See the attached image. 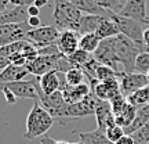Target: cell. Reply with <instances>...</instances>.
Segmentation results:
<instances>
[{"label":"cell","instance_id":"45","mask_svg":"<svg viewBox=\"0 0 149 144\" xmlns=\"http://www.w3.org/2000/svg\"><path fill=\"white\" fill-rule=\"evenodd\" d=\"M4 24H7V20H6L4 13H1L0 14V25H4Z\"/></svg>","mask_w":149,"mask_h":144},{"label":"cell","instance_id":"5","mask_svg":"<svg viewBox=\"0 0 149 144\" xmlns=\"http://www.w3.org/2000/svg\"><path fill=\"white\" fill-rule=\"evenodd\" d=\"M59 35H61V32L54 25H42L39 28L29 29L26 32L25 40L35 44L39 50V48L47 47L51 44H57Z\"/></svg>","mask_w":149,"mask_h":144},{"label":"cell","instance_id":"21","mask_svg":"<svg viewBox=\"0 0 149 144\" xmlns=\"http://www.w3.org/2000/svg\"><path fill=\"white\" fill-rule=\"evenodd\" d=\"M70 3L76 8H79L83 14H97V15L104 17H111L112 14H115V13H109V11L98 7L94 0H70Z\"/></svg>","mask_w":149,"mask_h":144},{"label":"cell","instance_id":"12","mask_svg":"<svg viewBox=\"0 0 149 144\" xmlns=\"http://www.w3.org/2000/svg\"><path fill=\"white\" fill-rule=\"evenodd\" d=\"M59 91H62V96L68 104H74V103L81 101L84 97L90 94L91 86L90 83H86V82L77 86H69L65 80V75H62V78L59 76Z\"/></svg>","mask_w":149,"mask_h":144},{"label":"cell","instance_id":"14","mask_svg":"<svg viewBox=\"0 0 149 144\" xmlns=\"http://www.w3.org/2000/svg\"><path fill=\"white\" fill-rule=\"evenodd\" d=\"M0 87L10 89L18 98H31L35 101H39V93L36 87L35 78L31 80H18V82H10V83H0Z\"/></svg>","mask_w":149,"mask_h":144},{"label":"cell","instance_id":"31","mask_svg":"<svg viewBox=\"0 0 149 144\" xmlns=\"http://www.w3.org/2000/svg\"><path fill=\"white\" fill-rule=\"evenodd\" d=\"M134 72L144 74V75H146L149 72V53L141 51V53L137 55L135 64H134Z\"/></svg>","mask_w":149,"mask_h":144},{"label":"cell","instance_id":"10","mask_svg":"<svg viewBox=\"0 0 149 144\" xmlns=\"http://www.w3.org/2000/svg\"><path fill=\"white\" fill-rule=\"evenodd\" d=\"M93 54H94V58H95L100 64L108 65V67L113 68V70L116 71V72H119V74L124 72L122 68V65H120V63H119V60H117L116 54H115V50H113V46H112V42H111V37L101 40L98 48H97Z\"/></svg>","mask_w":149,"mask_h":144},{"label":"cell","instance_id":"46","mask_svg":"<svg viewBox=\"0 0 149 144\" xmlns=\"http://www.w3.org/2000/svg\"><path fill=\"white\" fill-rule=\"evenodd\" d=\"M55 144H70V143L65 141V140H57V141H55Z\"/></svg>","mask_w":149,"mask_h":144},{"label":"cell","instance_id":"11","mask_svg":"<svg viewBox=\"0 0 149 144\" xmlns=\"http://www.w3.org/2000/svg\"><path fill=\"white\" fill-rule=\"evenodd\" d=\"M88 83L91 86V91L97 96L100 100H105V101H111L113 97L120 94V82L119 78L111 80H105V82H100L97 79H90Z\"/></svg>","mask_w":149,"mask_h":144},{"label":"cell","instance_id":"35","mask_svg":"<svg viewBox=\"0 0 149 144\" xmlns=\"http://www.w3.org/2000/svg\"><path fill=\"white\" fill-rule=\"evenodd\" d=\"M10 63L14 65L25 67L28 63V58L25 57V54L22 53V51H18V53H14L13 55H10Z\"/></svg>","mask_w":149,"mask_h":144},{"label":"cell","instance_id":"37","mask_svg":"<svg viewBox=\"0 0 149 144\" xmlns=\"http://www.w3.org/2000/svg\"><path fill=\"white\" fill-rule=\"evenodd\" d=\"M11 6H19V7H29L35 4V0H10Z\"/></svg>","mask_w":149,"mask_h":144},{"label":"cell","instance_id":"28","mask_svg":"<svg viewBox=\"0 0 149 144\" xmlns=\"http://www.w3.org/2000/svg\"><path fill=\"white\" fill-rule=\"evenodd\" d=\"M64 75H65V80H66V83L69 86H77V85L84 83L86 74H84V71L81 70V68H79V67H72Z\"/></svg>","mask_w":149,"mask_h":144},{"label":"cell","instance_id":"30","mask_svg":"<svg viewBox=\"0 0 149 144\" xmlns=\"http://www.w3.org/2000/svg\"><path fill=\"white\" fill-rule=\"evenodd\" d=\"M94 1L98 7H101L109 13H115V14H119L126 3V0H94Z\"/></svg>","mask_w":149,"mask_h":144},{"label":"cell","instance_id":"13","mask_svg":"<svg viewBox=\"0 0 149 144\" xmlns=\"http://www.w3.org/2000/svg\"><path fill=\"white\" fill-rule=\"evenodd\" d=\"M119 82H120V90H122L123 96L128 97L133 94L134 91L142 89L145 86L149 85V80L146 75L144 74H137V72H122L119 76Z\"/></svg>","mask_w":149,"mask_h":144},{"label":"cell","instance_id":"7","mask_svg":"<svg viewBox=\"0 0 149 144\" xmlns=\"http://www.w3.org/2000/svg\"><path fill=\"white\" fill-rule=\"evenodd\" d=\"M62 55H64L62 53H58L55 55H37L35 60L28 61L25 68L33 76H42L50 71L58 72V63Z\"/></svg>","mask_w":149,"mask_h":144},{"label":"cell","instance_id":"34","mask_svg":"<svg viewBox=\"0 0 149 144\" xmlns=\"http://www.w3.org/2000/svg\"><path fill=\"white\" fill-rule=\"evenodd\" d=\"M133 139L135 144H148L149 143V122L144 125L141 129H138L137 132H134Z\"/></svg>","mask_w":149,"mask_h":144},{"label":"cell","instance_id":"51","mask_svg":"<svg viewBox=\"0 0 149 144\" xmlns=\"http://www.w3.org/2000/svg\"><path fill=\"white\" fill-rule=\"evenodd\" d=\"M148 144H149V143H148Z\"/></svg>","mask_w":149,"mask_h":144},{"label":"cell","instance_id":"17","mask_svg":"<svg viewBox=\"0 0 149 144\" xmlns=\"http://www.w3.org/2000/svg\"><path fill=\"white\" fill-rule=\"evenodd\" d=\"M95 118H97V129L105 132L109 126L115 125V114L112 112L111 103L105 100H100L95 107Z\"/></svg>","mask_w":149,"mask_h":144},{"label":"cell","instance_id":"9","mask_svg":"<svg viewBox=\"0 0 149 144\" xmlns=\"http://www.w3.org/2000/svg\"><path fill=\"white\" fill-rule=\"evenodd\" d=\"M29 29H32V28L28 25V22L0 25V47L19 42V40H25L26 32Z\"/></svg>","mask_w":149,"mask_h":144},{"label":"cell","instance_id":"2","mask_svg":"<svg viewBox=\"0 0 149 144\" xmlns=\"http://www.w3.org/2000/svg\"><path fill=\"white\" fill-rule=\"evenodd\" d=\"M111 42L123 71L127 74L134 72V64H135L137 55L141 51H144V44H138V43L133 42L131 39H128L127 36H124L122 33L111 37Z\"/></svg>","mask_w":149,"mask_h":144},{"label":"cell","instance_id":"48","mask_svg":"<svg viewBox=\"0 0 149 144\" xmlns=\"http://www.w3.org/2000/svg\"><path fill=\"white\" fill-rule=\"evenodd\" d=\"M70 144H83L81 141H77V143H70Z\"/></svg>","mask_w":149,"mask_h":144},{"label":"cell","instance_id":"32","mask_svg":"<svg viewBox=\"0 0 149 144\" xmlns=\"http://www.w3.org/2000/svg\"><path fill=\"white\" fill-rule=\"evenodd\" d=\"M109 103H111L112 112L115 114V117H116V115H119V114H122V112L124 111V108L128 105L127 97L123 96L122 93H120V94H117L116 97H113Z\"/></svg>","mask_w":149,"mask_h":144},{"label":"cell","instance_id":"29","mask_svg":"<svg viewBox=\"0 0 149 144\" xmlns=\"http://www.w3.org/2000/svg\"><path fill=\"white\" fill-rule=\"evenodd\" d=\"M119 76H120V74L116 72L113 68L108 67V65H102V64H100L98 67H97L95 74H94V78H95L97 80H100V82L116 79V78H119Z\"/></svg>","mask_w":149,"mask_h":144},{"label":"cell","instance_id":"20","mask_svg":"<svg viewBox=\"0 0 149 144\" xmlns=\"http://www.w3.org/2000/svg\"><path fill=\"white\" fill-rule=\"evenodd\" d=\"M104 15H97V14H83L79 22V29L77 32L80 35H87V33H95L98 27L104 21Z\"/></svg>","mask_w":149,"mask_h":144},{"label":"cell","instance_id":"23","mask_svg":"<svg viewBox=\"0 0 149 144\" xmlns=\"http://www.w3.org/2000/svg\"><path fill=\"white\" fill-rule=\"evenodd\" d=\"M95 33L101 40H104V39H109V37L117 36V35L120 33V31H119L116 22L113 21L112 17H105L104 21L101 22V25L98 27Z\"/></svg>","mask_w":149,"mask_h":144},{"label":"cell","instance_id":"42","mask_svg":"<svg viewBox=\"0 0 149 144\" xmlns=\"http://www.w3.org/2000/svg\"><path fill=\"white\" fill-rule=\"evenodd\" d=\"M55 141H57V140L48 137L47 134H44V136L40 137V144H55Z\"/></svg>","mask_w":149,"mask_h":144},{"label":"cell","instance_id":"47","mask_svg":"<svg viewBox=\"0 0 149 144\" xmlns=\"http://www.w3.org/2000/svg\"><path fill=\"white\" fill-rule=\"evenodd\" d=\"M144 51H146V53H149V46H144Z\"/></svg>","mask_w":149,"mask_h":144},{"label":"cell","instance_id":"8","mask_svg":"<svg viewBox=\"0 0 149 144\" xmlns=\"http://www.w3.org/2000/svg\"><path fill=\"white\" fill-rule=\"evenodd\" d=\"M100 101V98L91 91L87 97H84L81 101L74 103V104H68L66 111H65V119L66 118H73V119H80L84 117H90L95 114V107Z\"/></svg>","mask_w":149,"mask_h":144},{"label":"cell","instance_id":"40","mask_svg":"<svg viewBox=\"0 0 149 144\" xmlns=\"http://www.w3.org/2000/svg\"><path fill=\"white\" fill-rule=\"evenodd\" d=\"M28 14H29V17H37L40 14V8L36 7L35 4L29 6V7H28Z\"/></svg>","mask_w":149,"mask_h":144},{"label":"cell","instance_id":"22","mask_svg":"<svg viewBox=\"0 0 149 144\" xmlns=\"http://www.w3.org/2000/svg\"><path fill=\"white\" fill-rule=\"evenodd\" d=\"M148 122H149V104H146V105L137 108V115L134 118V121L131 122V125L124 129V133L133 134L134 132H137L138 129H141Z\"/></svg>","mask_w":149,"mask_h":144},{"label":"cell","instance_id":"18","mask_svg":"<svg viewBox=\"0 0 149 144\" xmlns=\"http://www.w3.org/2000/svg\"><path fill=\"white\" fill-rule=\"evenodd\" d=\"M28 75H29V72L25 67L8 64L0 72V83H10V82L24 80V78H26Z\"/></svg>","mask_w":149,"mask_h":144},{"label":"cell","instance_id":"50","mask_svg":"<svg viewBox=\"0 0 149 144\" xmlns=\"http://www.w3.org/2000/svg\"><path fill=\"white\" fill-rule=\"evenodd\" d=\"M146 78H148V80H149V72H148V74H146Z\"/></svg>","mask_w":149,"mask_h":144},{"label":"cell","instance_id":"36","mask_svg":"<svg viewBox=\"0 0 149 144\" xmlns=\"http://www.w3.org/2000/svg\"><path fill=\"white\" fill-rule=\"evenodd\" d=\"M0 91L4 94L6 101L8 103V104H15V103L18 101V97H17L10 89H7V87H0Z\"/></svg>","mask_w":149,"mask_h":144},{"label":"cell","instance_id":"39","mask_svg":"<svg viewBox=\"0 0 149 144\" xmlns=\"http://www.w3.org/2000/svg\"><path fill=\"white\" fill-rule=\"evenodd\" d=\"M115 144H135V143H134V139L131 134H124L122 139H119Z\"/></svg>","mask_w":149,"mask_h":144},{"label":"cell","instance_id":"1","mask_svg":"<svg viewBox=\"0 0 149 144\" xmlns=\"http://www.w3.org/2000/svg\"><path fill=\"white\" fill-rule=\"evenodd\" d=\"M54 121L55 119L53 115L39 101H35L32 110L29 111L26 117V130L24 133V137L28 140L42 137L51 129Z\"/></svg>","mask_w":149,"mask_h":144},{"label":"cell","instance_id":"38","mask_svg":"<svg viewBox=\"0 0 149 144\" xmlns=\"http://www.w3.org/2000/svg\"><path fill=\"white\" fill-rule=\"evenodd\" d=\"M28 25L32 28H39V27H42V20H40V17L37 15V17H29L28 18Z\"/></svg>","mask_w":149,"mask_h":144},{"label":"cell","instance_id":"26","mask_svg":"<svg viewBox=\"0 0 149 144\" xmlns=\"http://www.w3.org/2000/svg\"><path fill=\"white\" fill-rule=\"evenodd\" d=\"M101 43V39L97 36V33H87V35H81L79 42V48L88 51V53H94L98 46Z\"/></svg>","mask_w":149,"mask_h":144},{"label":"cell","instance_id":"25","mask_svg":"<svg viewBox=\"0 0 149 144\" xmlns=\"http://www.w3.org/2000/svg\"><path fill=\"white\" fill-rule=\"evenodd\" d=\"M135 115H137V107H134V105H131L128 103V105L124 108V111L115 117V123L119 125V126H122L123 129H126L131 125Z\"/></svg>","mask_w":149,"mask_h":144},{"label":"cell","instance_id":"16","mask_svg":"<svg viewBox=\"0 0 149 144\" xmlns=\"http://www.w3.org/2000/svg\"><path fill=\"white\" fill-rule=\"evenodd\" d=\"M80 37H81V35L77 31H62L58 37L57 47L64 55L68 57L79 48Z\"/></svg>","mask_w":149,"mask_h":144},{"label":"cell","instance_id":"6","mask_svg":"<svg viewBox=\"0 0 149 144\" xmlns=\"http://www.w3.org/2000/svg\"><path fill=\"white\" fill-rule=\"evenodd\" d=\"M113 21L116 22L117 28L122 35L127 36L128 39H131L133 42L138 43V44H144L142 42V35H144V25L142 22L133 20V18H127V17H123L120 14H112Z\"/></svg>","mask_w":149,"mask_h":144},{"label":"cell","instance_id":"27","mask_svg":"<svg viewBox=\"0 0 149 144\" xmlns=\"http://www.w3.org/2000/svg\"><path fill=\"white\" fill-rule=\"evenodd\" d=\"M127 101L137 108L149 104V85L142 87V89H139V90H137V91H134L133 94H130V96L127 97Z\"/></svg>","mask_w":149,"mask_h":144},{"label":"cell","instance_id":"4","mask_svg":"<svg viewBox=\"0 0 149 144\" xmlns=\"http://www.w3.org/2000/svg\"><path fill=\"white\" fill-rule=\"evenodd\" d=\"M35 80H36V87H37V93H39V103L53 115L54 119H61V121L65 119V111H66V107H68V103L65 101L62 91L57 90L54 91L53 94L46 96L42 91L40 86H39L37 76H35Z\"/></svg>","mask_w":149,"mask_h":144},{"label":"cell","instance_id":"15","mask_svg":"<svg viewBox=\"0 0 149 144\" xmlns=\"http://www.w3.org/2000/svg\"><path fill=\"white\" fill-rule=\"evenodd\" d=\"M119 14L123 17H127V18L137 20L142 24H146L148 22L146 0H126V3Z\"/></svg>","mask_w":149,"mask_h":144},{"label":"cell","instance_id":"43","mask_svg":"<svg viewBox=\"0 0 149 144\" xmlns=\"http://www.w3.org/2000/svg\"><path fill=\"white\" fill-rule=\"evenodd\" d=\"M142 42L144 46H149V27L144 29V35H142Z\"/></svg>","mask_w":149,"mask_h":144},{"label":"cell","instance_id":"44","mask_svg":"<svg viewBox=\"0 0 149 144\" xmlns=\"http://www.w3.org/2000/svg\"><path fill=\"white\" fill-rule=\"evenodd\" d=\"M47 4H48V0H35V6L39 7V8H42V7H44Z\"/></svg>","mask_w":149,"mask_h":144},{"label":"cell","instance_id":"19","mask_svg":"<svg viewBox=\"0 0 149 144\" xmlns=\"http://www.w3.org/2000/svg\"><path fill=\"white\" fill-rule=\"evenodd\" d=\"M37 82H39V86L46 96L53 94L54 91L59 90V72L50 71L42 76H37Z\"/></svg>","mask_w":149,"mask_h":144},{"label":"cell","instance_id":"33","mask_svg":"<svg viewBox=\"0 0 149 144\" xmlns=\"http://www.w3.org/2000/svg\"><path fill=\"white\" fill-rule=\"evenodd\" d=\"M105 134H107L108 140L111 141V143H116L119 139H122L123 136H124V129L122 128V126H119V125H112V126H109V128L105 130Z\"/></svg>","mask_w":149,"mask_h":144},{"label":"cell","instance_id":"24","mask_svg":"<svg viewBox=\"0 0 149 144\" xmlns=\"http://www.w3.org/2000/svg\"><path fill=\"white\" fill-rule=\"evenodd\" d=\"M80 141L83 144H113L108 140L105 132H102L100 129H95L93 132H79L77 133Z\"/></svg>","mask_w":149,"mask_h":144},{"label":"cell","instance_id":"3","mask_svg":"<svg viewBox=\"0 0 149 144\" xmlns=\"http://www.w3.org/2000/svg\"><path fill=\"white\" fill-rule=\"evenodd\" d=\"M81 15H83V13L79 8H76L70 1L54 0L53 25L59 32H62V31H77Z\"/></svg>","mask_w":149,"mask_h":144},{"label":"cell","instance_id":"49","mask_svg":"<svg viewBox=\"0 0 149 144\" xmlns=\"http://www.w3.org/2000/svg\"><path fill=\"white\" fill-rule=\"evenodd\" d=\"M59 1H70V0H59Z\"/></svg>","mask_w":149,"mask_h":144},{"label":"cell","instance_id":"41","mask_svg":"<svg viewBox=\"0 0 149 144\" xmlns=\"http://www.w3.org/2000/svg\"><path fill=\"white\" fill-rule=\"evenodd\" d=\"M10 7H11L10 0H0V14L4 13V11H7Z\"/></svg>","mask_w":149,"mask_h":144}]
</instances>
